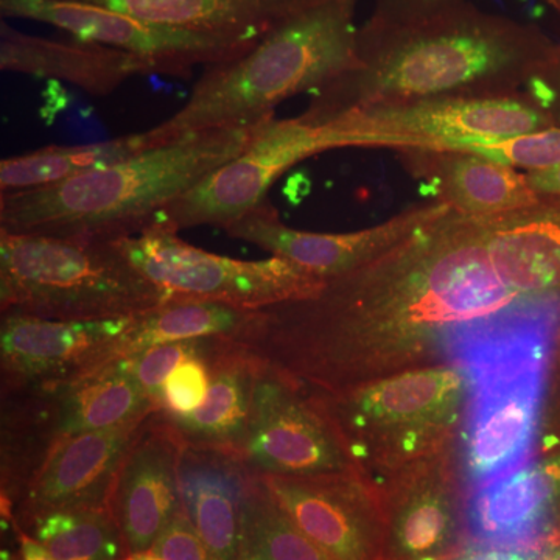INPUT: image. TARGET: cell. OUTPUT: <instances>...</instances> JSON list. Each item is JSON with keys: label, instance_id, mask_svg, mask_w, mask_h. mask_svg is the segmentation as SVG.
I'll use <instances>...</instances> for the list:
<instances>
[{"label": "cell", "instance_id": "4316f807", "mask_svg": "<svg viewBox=\"0 0 560 560\" xmlns=\"http://www.w3.org/2000/svg\"><path fill=\"white\" fill-rule=\"evenodd\" d=\"M161 410L119 363L61 388L62 433L108 430Z\"/></svg>", "mask_w": 560, "mask_h": 560}, {"label": "cell", "instance_id": "4fadbf2b", "mask_svg": "<svg viewBox=\"0 0 560 560\" xmlns=\"http://www.w3.org/2000/svg\"><path fill=\"white\" fill-rule=\"evenodd\" d=\"M260 478L280 510L329 558L385 560V493L363 471Z\"/></svg>", "mask_w": 560, "mask_h": 560}, {"label": "cell", "instance_id": "8992f818", "mask_svg": "<svg viewBox=\"0 0 560 560\" xmlns=\"http://www.w3.org/2000/svg\"><path fill=\"white\" fill-rule=\"evenodd\" d=\"M119 242L0 231V313L58 320L130 318L171 302Z\"/></svg>", "mask_w": 560, "mask_h": 560}, {"label": "cell", "instance_id": "5b68a950", "mask_svg": "<svg viewBox=\"0 0 560 560\" xmlns=\"http://www.w3.org/2000/svg\"><path fill=\"white\" fill-rule=\"evenodd\" d=\"M313 396L334 420L353 463L382 488L397 471L455 444L469 377L460 364L442 361Z\"/></svg>", "mask_w": 560, "mask_h": 560}, {"label": "cell", "instance_id": "603a6c76", "mask_svg": "<svg viewBox=\"0 0 560 560\" xmlns=\"http://www.w3.org/2000/svg\"><path fill=\"white\" fill-rule=\"evenodd\" d=\"M210 385L197 411L171 418L184 440L200 444L241 447L253 407L261 361L245 346L228 338H215L208 355Z\"/></svg>", "mask_w": 560, "mask_h": 560}, {"label": "cell", "instance_id": "7bdbcfd3", "mask_svg": "<svg viewBox=\"0 0 560 560\" xmlns=\"http://www.w3.org/2000/svg\"><path fill=\"white\" fill-rule=\"evenodd\" d=\"M120 560H131V559H130V556H128V558H124V559H120Z\"/></svg>", "mask_w": 560, "mask_h": 560}, {"label": "cell", "instance_id": "e575fe53", "mask_svg": "<svg viewBox=\"0 0 560 560\" xmlns=\"http://www.w3.org/2000/svg\"><path fill=\"white\" fill-rule=\"evenodd\" d=\"M523 91L540 106L560 127V44H556L550 57Z\"/></svg>", "mask_w": 560, "mask_h": 560}, {"label": "cell", "instance_id": "f546056e", "mask_svg": "<svg viewBox=\"0 0 560 560\" xmlns=\"http://www.w3.org/2000/svg\"><path fill=\"white\" fill-rule=\"evenodd\" d=\"M215 338L184 340L154 346L136 355L117 361L139 383L140 388L161 407V394L165 382L184 361L205 355Z\"/></svg>", "mask_w": 560, "mask_h": 560}, {"label": "cell", "instance_id": "1f68e13d", "mask_svg": "<svg viewBox=\"0 0 560 560\" xmlns=\"http://www.w3.org/2000/svg\"><path fill=\"white\" fill-rule=\"evenodd\" d=\"M467 3V0H375L370 20L361 28L386 32L412 27L455 13Z\"/></svg>", "mask_w": 560, "mask_h": 560}, {"label": "cell", "instance_id": "2e32d148", "mask_svg": "<svg viewBox=\"0 0 560 560\" xmlns=\"http://www.w3.org/2000/svg\"><path fill=\"white\" fill-rule=\"evenodd\" d=\"M130 318L58 320L2 315L0 371L2 390L38 386L61 388L113 364L117 338Z\"/></svg>", "mask_w": 560, "mask_h": 560}, {"label": "cell", "instance_id": "ffe728a7", "mask_svg": "<svg viewBox=\"0 0 560 560\" xmlns=\"http://www.w3.org/2000/svg\"><path fill=\"white\" fill-rule=\"evenodd\" d=\"M400 160L433 198L464 217L488 219L540 201L526 173L464 150H401Z\"/></svg>", "mask_w": 560, "mask_h": 560}, {"label": "cell", "instance_id": "60d3db41", "mask_svg": "<svg viewBox=\"0 0 560 560\" xmlns=\"http://www.w3.org/2000/svg\"><path fill=\"white\" fill-rule=\"evenodd\" d=\"M552 9L558 11V13L560 14V0H555V3H552Z\"/></svg>", "mask_w": 560, "mask_h": 560}, {"label": "cell", "instance_id": "4dcf8cb0", "mask_svg": "<svg viewBox=\"0 0 560 560\" xmlns=\"http://www.w3.org/2000/svg\"><path fill=\"white\" fill-rule=\"evenodd\" d=\"M463 150L503 162L514 168H526L528 172L544 171L560 165V127L529 132L503 142L471 145Z\"/></svg>", "mask_w": 560, "mask_h": 560}, {"label": "cell", "instance_id": "836d02e7", "mask_svg": "<svg viewBox=\"0 0 560 560\" xmlns=\"http://www.w3.org/2000/svg\"><path fill=\"white\" fill-rule=\"evenodd\" d=\"M149 551L164 560H210L205 541L180 503Z\"/></svg>", "mask_w": 560, "mask_h": 560}, {"label": "cell", "instance_id": "8d00e7d4", "mask_svg": "<svg viewBox=\"0 0 560 560\" xmlns=\"http://www.w3.org/2000/svg\"><path fill=\"white\" fill-rule=\"evenodd\" d=\"M526 178L539 197H560V165L528 172Z\"/></svg>", "mask_w": 560, "mask_h": 560}, {"label": "cell", "instance_id": "7a4b0ae2", "mask_svg": "<svg viewBox=\"0 0 560 560\" xmlns=\"http://www.w3.org/2000/svg\"><path fill=\"white\" fill-rule=\"evenodd\" d=\"M267 121L191 132L51 186L2 194L0 231L92 242L132 237L172 201L237 158Z\"/></svg>", "mask_w": 560, "mask_h": 560}, {"label": "cell", "instance_id": "d590c367", "mask_svg": "<svg viewBox=\"0 0 560 560\" xmlns=\"http://www.w3.org/2000/svg\"><path fill=\"white\" fill-rule=\"evenodd\" d=\"M541 552L512 548L467 547L445 560H540Z\"/></svg>", "mask_w": 560, "mask_h": 560}, {"label": "cell", "instance_id": "ba28073f", "mask_svg": "<svg viewBox=\"0 0 560 560\" xmlns=\"http://www.w3.org/2000/svg\"><path fill=\"white\" fill-rule=\"evenodd\" d=\"M117 242L135 267L172 301L221 302L259 311L311 296L326 283L279 257L237 260L208 253L183 241L165 221L156 220Z\"/></svg>", "mask_w": 560, "mask_h": 560}, {"label": "cell", "instance_id": "3957f363", "mask_svg": "<svg viewBox=\"0 0 560 560\" xmlns=\"http://www.w3.org/2000/svg\"><path fill=\"white\" fill-rule=\"evenodd\" d=\"M357 0H319L280 22L237 60L202 69L189 98L150 128L158 145L191 132L254 127L294 95L359 66Z\"/></svg>", "mask_w": 560, "mask_h": 560}, {"label": "cell", "instance_id": "d6986e66", "mask_svg": "<svg viewBox=\"0 0 560 560\" xmlns=\"http://www.w3.org/2000/svg\"><path fill=\"white\" fill-rule=\"evenodd\" d=\"M256 474L237 448L186 441L178 467L179 503L210 560H235L243 510Z\"/></svg>", "mask_w": 560, "mask_h": 560}, {"label": "cell", "instance_id": "7402d4cb", "mask_svg": "<svg viewBox=\"0 0 560 560\" xmlns=\"http://www.w3.org/2000/svg\"><path fill=\"white\" fill-rule=\"evenodd\" d=\"M62 436L61 388L2 390L3 517L13 522L18 503Z\"/></svg>", "mask_w": 560, "mask_h": 560}, {"label": "cell", "instance_id": "52a82bcc", "mask_svg": "<svg viewBox=\"0 0 560 560\" xmlns=\"http://www.w3.org/2000/svg\"><path fill=\"white\" fill-rule=\"evenodd\" d=\"M355 149L463 150L547 130L555 121L525 91L377 103L331 117Z\"/></svg>", "mask_w": 560, "mask_h": 560}, {"label": "cell", "instance_id": "74e56055", "mask_svg": "<svg viewBox=\"0 0 560 560\" xmlns=\"http://www.w3.org/2000/svg\"><path fill=\"white\" fill-rule=\"evenodd\" d=\"M18 533H20L22 559L55 560L49 555V551H47L35 537H32L31 534L24 533V530H18Z\"/></svg>", "mask_w": 560, "mask_h": 560}, {"label": "cell", "instance_id": "5bb4252c", "mask_svg": "<svg viewBox=\"0 0 560 560\" xmlns=\"http://www.w3.org/2000/svg\"><path fill=\"white\" fill-rule=\"evenodd\" d=\"M452 212L447 202L430 200L412 205L389 220L366 230L311 232L293 230L280 219L270 200L261 201L224 230L237 241L248 242L298 265L324 280L341 278L396 249L423 228Z\"/></svg>", "mask_w": 560, "mask_h": 560}, {"label": "cell", "instance_id": "8fae6325", "mask_svg": "<svg viewBox=\"0 0 560 560\" xmlns=\"http://www.w3.org/2000/svg\"><path fill=\"white\" fill-rule=\"evenodd\" d=\"M238 452L259 477L360 470L316 396L265 364Z\"/></svg>", "mask_w": 560, "mask_h": 560}, {"label": "cell", "instance_id": "277c9868", "mask_svg": "<svg viewBox=\"0 0 560 560\" xmlns=\"http://www.w3.org/2000/svg\"><path fill=\"white\" fill-rule=\"evenodd\" d=\"M558 348V337L544 323L511 315L471 331L453 350L451 361L469 377V400L455 440L466 492L533 458Z\"/></svg>", "mask_w": 560, "mask_h": 560}, {"label": "cell", "instance_id": "44dd1931", "mask_svg": "<svg viewBox=\"0 0 560 560\" xmlns=\"http://www.w3.org/2000/svg\"><path fill=\"white\" fill-rule=\"evenodd\" d=\"M0 69L36 79L66 81L108 97L135 77L154 75L149 62L128 51L79 38L50 39L0 24Z\"/></svg>", "mask_w": 560, "mask_h": 560}, {"label": "cell", "instance_id": "7c38bea8", "mask_svg": "<svg viewBox=\"0 0 560 560\" xmlns=\"http://www.w3.org/2000/svg\"><path fill=\"white\" fill-rule=\"evenodd\" d=\"M467 547L544 552L560 541V430H544L533 458L464 493Z\"/></svg>", "mask_w": 560, "mask_h": 560}, {"label": "cell", "instance_id": "83f0119b", "mask_svg": "<svg viewBox=\"0 0 560 560\" xmlns=\"http://www.w3.org/2000/svg\"><path fill=\"white\" fill-rule=\"evenodd\" d=\"M235 560H334L285 514L259 475L250 485Z\"/></svg>", "mask_w": 560, "mask_h": 560}, {"label": "cell", "instance_id": "ab89813d", "mask_svg": "<svg viewBox=\"0 0 560 560\" xmlns=\"http://www.w3.org/2000/svg\"><path fill=\"white\" fill-rule=\"evenodd\" d=\"M555 370L558 371L559 381H560V346L558 348V352H556Z\"/></svg>", "mask_w": 560, "mask_h": 560}, {"label": "cell", "instance_id": "b9f144b4", "mask_svg": "<svg viewBox=\"0 0 560 560\" xmlns=\"http://www.w3.org/2000/svg\"><path fill=\"white\" fill-rule=\"evenodd\" d=\"M545 2L550 3V5L552 7V3H555V0H545Z\"/></svg>", "mask_w": 560, "mask_h": 560}, {"label": "cell", "instance_id": "f35d334b", "mask_svg": "<svg viewBox=\"0 0 560 560\" xmlns=\"http://www.w3.org/2000/svg\"><path fill=\"white\" fill-rule=\"evenodd\" d=\"M540 560H560V541L541 552Z\"/></svg>", "mask_w": 560, "mask_h": 560}, {"label": "cell", "instance_id": "484cf974", "mask_svg": "<svg viewBox=\"0 0 560 560\" xmlns=\"http://www.w3.org/2000/svg\"><path fill=\"white\" fill-rule=\"evenodd\" d=\"M156 147L160 145L150 130L88 145L43 147L0 162V191L10 194L51 186Z\"/></svg>", "mask_w": 560, "mask_h": 560}, {"label": "cell", "instance_id": "e0dca14e", "mask_svg": "<svg viewBox=\"0 0 560 560\" xmlns=\"http://www.w3.org/2000/svg\"><path fill=\"white\" fill-rule=\"evenodd\" d=\"M184 440L178 427L154 411L131 441L114 478L108 510L128 556L149 551L179 506L178 467Z\"/></svg>", "mask_w": 560, "mask_h": 560}, {"label": "cell", "instance_id": "6da1fadb", "mask_svg": "<svg viewBox=\"0 0 560 560\" xmlns=\"http://www.w3.org/2000/svg\"><path fill=\"white\" fill-rule=\"evenodd\" d=\"M555 46L540 28L471 3L412 27H360L359 66L312 94L300 117L323 124L377 103L514 94L539 72Z\"/></svg>", "mask_w": 560, "mask_h": 560}, {"label": "cell", "instance_id": "9a60e30c", "mask_svg": "<svg viewBox=\"0 0 560 560\" xmlns=\"http://www.w3.org/2000/svg\"><path fill=\"white\" fill-rule=\"evenodd\" d=\"M385 560H445L467 548L455 444L397 471L382 486Z\"/></svg>", "mask_w": 560, "mask_h": 560}, {"label": "cell", "instance_id": "d6a6232c", "mask_svg": "<svg viewBox=\"0 0 560 560\" xmlns=\"http://www.w3.org/2000/svg\"><path fill=\"white\" fill-rule=\"evenodd\" d=\"M208 352L184 361L173 371L162 388V412L171 418H184L201 407L210 385V368L206 359Z\"/></svg>", "mask_w": 560, "mask_h": 560}, {"label": "cell", "instance_id": "f1b7e54d", "mask_svg": "<svg viewBox=\"0 0 560 560\" xmlns=\"http://www.w3.org/2000/svg\"><path fill=\"white\" fill-rule=\"evenodd\" d=\"M55 560H120L127 558L119 526L109 510L50 512L27 530Z\"/></svg>", "mask_w": 560, "mask_h": 560}, {"label": "cell", "instance_id": "ac0fdd59", "mask_svg": "<svg viewBox=\"0 0 560 560\" xmlns=\"http://www.w3.org/2000/svg\"><path fill=\"white\" fill-rule=\"evenodd\" d=\"M150 416L114 429L62 436L14 510L18 530L27 533L36 518L50 512L108 510L121 458Z\"/></svg>", "mask_w": 560, "mask_h": 560}, {"label": "cell", "instance_id": "30bf717a", "mask_svg": "<svg viewBox=\"0 0 560 560\" xmlns=\"http://www.w3.org/2000/svg\"><path fill=\"white\" fill-rule=\"evenodd\" d=\"M0 13L3 20L43 22L73 38L128 51L149 62L154 75L184 80L198 68L237 60L260 39L165 27L73 0H0Z\"/></svg>", "mask_w": 560, "mask_h": 560}, {"label": "cell", "instance_id": "cb8c5ba5", "mask_svg": "<svg viewBox=\"0 0 560 560\" xmlns=\"http://www.w3.org/2000/svg\"><path fill=\"white\" fill-rule=\"evenodd\" d=\"M165 27L261 38L319 0H73Z\"/></svg>", "mask_w": 560, "mask_h": 560}, {"label": "cell", "instance_id": "9c48e42d", "mask_svg": "<svg viewBox=\"0 0 560 560\" xmlns=\"http://www.w3.org/2000/svg\"><path fill=\"white\" fill-rule=\"evenodd\" d=\"M338 149H353L352 138L335 120L312 124L300 116L271 119L237 158L221 165L158 213L175 230L219 228L267 200L272 184L300 162ZM154 220V221H156Z\"/></svg>", "mask_w": 560, "mask_h": 560}, {"label": "cell", "instance_id": "d4e9b609", "mask_svg": "<svg viewBox=\"0 0 560 560\" xmlns=\"http://www.w3.org/2000/svg\"><path fill=\"white\" fill-rule=\"evenodd\" d=\"M254 311L209 301H171L135 316L117 338L113 363L167 342L228 338L237 340Z\"/></svg>", "mask_w": 560, "mask_h": 560}]
</instances>
